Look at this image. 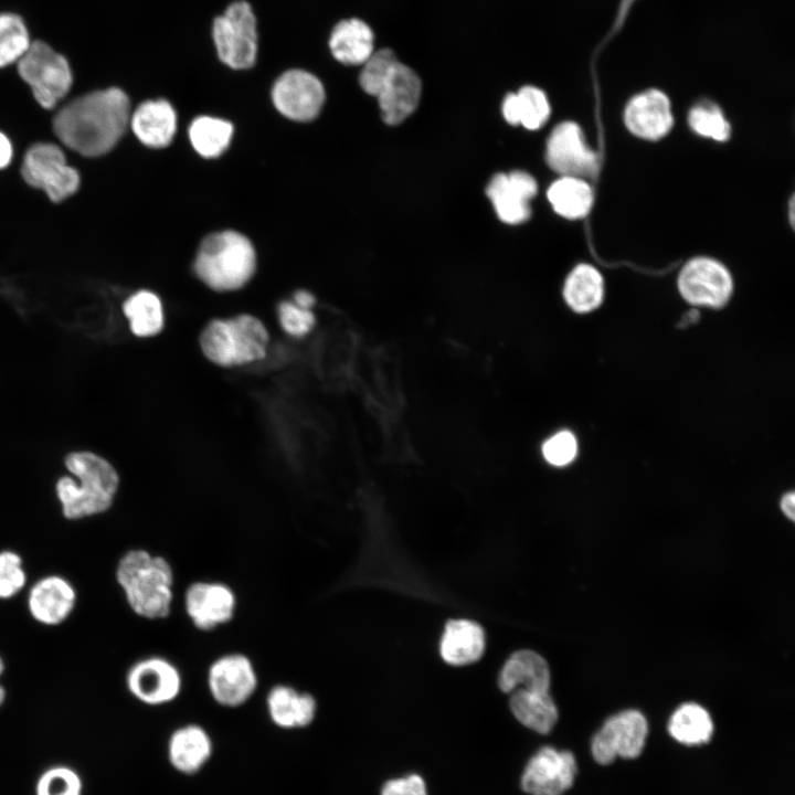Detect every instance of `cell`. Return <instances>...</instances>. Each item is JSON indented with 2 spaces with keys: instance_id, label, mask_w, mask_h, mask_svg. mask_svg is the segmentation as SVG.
<instances>
[{
  "instance_id": "6da1fadb",
  "label": "cell",
  "mask_w": 795,
  "mask_h": 795,
  "mask_svg": "<svg viewBox=\"0 0 795 795\" xmlns=\"http://www.w3.org/2000/svg\"><path fill=\"white\" fill-rule=\"evenodd\" d=\"M130 102L117 87L80 96L55 115L53 129L70 149L85 157L102 156L124 136L130 121Z\"/></svg>"
},
{
  "instance_id": "7a4b0ae2",
  "label": "cell",
  "mask_w": 795,
  "mask_h": 795,
  "mask_svg": "<svg viewBox=\"0 0 795 795\" xmlns=\"http://www.w3.org/2000/svg\"><path fill=\"white\" fill-rule=\"evenodd\" d=\"M64 466L70 475L56 480L54 491L66 520L96 517L113 507L120 478L110 462L94 452L75 451L64 457Z\"/></svg>"
},
{
  "instance_id": "3957f363",
  "label": "cell",
  "mask_w": 795,
  "mask_h": 795,
  "mask_svg": "<svg viewBox=\"0 0 795 795\" xmlns=\"http://www.w3.org/2000/svg\"><path fill=\"white\" fill-rule=\"evenodd\" d=\"M115 580L139 618L161 621L171 615L176 576L166 556L145 548L128 549L116 562Z\"/></svg>"
},
{
  "instance_id": "277c9868",
  "label": "cell",
  "mask_w": 795,
  "mask_h": 795,
  "mask_svg": "<svg viewBox=\"0 0 795 795\" xmlns=\"http://www.w3.org/2000/svg\"><path fill=\"white\" fill-rule=\"evenodd\" d=\"M256 269L251 240L234 230L210 233L200 243L193 262L197 277L216 292L242 288Z\"/></svg>"
},
{
  "instance_id": "5b68a950",
  "label": "cell",
  "mask_w": 795,
  "mask_h": 795,
  "mask_svg": "<svg viewBox=\"0 0 795 795\" xmlns=\"http://www.w3.org/2000/svg\"><path fill=\"white\" fill-rule=\"evenodd\" d=\"M268 341L264 324L247 314L211 320L200 335L203 354L221 367H236L263 359Z\"/></svg>"
},
{
  "instance_id": "8992f818",
  "label": "cell",
  "mask_w": 795,
  "mask_h": 795,
  "mask_svg": "<svg viewBox=\"0 0 795 795\" xmlns=\"http://www.w3.org/2000/svg\"><path fill=\"white\" fill-rule=\"evenodd\" d=\"M212 36L222 63L234 70H247L256 62L257 28L251 4L232 2L213 21Z\"/></svg>"
},
{
  "instance_id": "52a82bcc",
  "label": "cell",
  "mask_w": 795,
  "mask_h": 795,
  "mask_svg": "<svg viewBox=\"0 0 795 795\" xmlns=\"http://www.w3.org/2000/svg\"><path fill=\"white\" fill-rule=\"evenodd\" d=\"M21 78L31 87L44 108H53L70 91L73 82L68 61L43 41H33L18 61Z\"/></svg>"
},
{
  "instance_id": "ba28073f",
  "label": "cell",
  "mask_w": 795,
  "mask_h": 795,
  "mask_svg": "<svg viewBox=\"0 0 795 795\" xmlns=\"http://www.w3.org/2000/svg\"><path fill=\"white\" fill-rule=\"evenodd\" d=\"M124 680L128 693L148 707L170 704L183 690L180 668L162 655H147L135 660L127 668Z\"/></svg>"
},
{
  "instance_id": "9c48e42d",
  "label": "cell",
  "mask_w": 795,
  "mask_h": 795,
  "mask_svg": "<svg viewBox=\"0 0 795 795\" xmlns=\"http://www.w3.org/2000/svg\"><path fill=\"white\" fill-rule=\"evenodd\" d=\"M205 682L211 699L220 707L235 709L256 693L258 672L252 658L241 651L216 656L208 666Z\"/></svg>"
},
{
  "instance_id": "30bf717a",
  "label": "cell",
  "mask_w": 795,
  "mask_h": 795,
  "mask_svg": "<svg viewBox=\"0 0 795 795\" xmlns=\"http://www.w3.org/2000/svg\"><path fill=\"white\" fill-rule=\"evenodd\" d=\"M21 174L26 183L42 189L47 197L60 202L76 192L80 174L67 165L62 149L50 142H40L28 149Z\"/></svg>"
},
{
  "instance_id": "8fae6325",
  "label": "cell",
  "mask_w": 795,
  "mask_h": 795,
  "mask_svg": "<svg viewBox=\"0 0 795 795\" xmlns=\"http://www.w3.org/2000/svg\"><path fill=\"white\" fill-rule=\"evenodd\" d=\"M648 722L636 709H626L611 716L594 734L591 753L595 762L608 765L617 757L636 759L646 744Z\"/></svg>"
},
{
  "instance_id": "7c38bea8",
  "label": "cell",
  "mask_w": 795,
  "mask_h": 795,
  "mask_svg": "<svg viewBox=\"0 0 795 795\" xmlns=\"http://www.w3.org/2000/svg\"><path fill=\"white\" fill-rule=\"evenodd\" d=\"M233 587L216 580H195L183 592V611L191 625L202 633H211L231 623L237 610Z\"/></svg>"
},
{
  "instance_id": "4fadbf2b",
  "label": "cell",
  "mask_w": 795,
  "mask_h": 795,
  "mask_svg": "<svg viewBox=\"0 0 795 795\" xmlns=\"http://www.w3.org/2000/svg\"><path fill=\"white\" fill-rule=\"evenodd\" d=\"M274 107L284 117L306 123L321 112L326 92L321 81L312 73L292 68L282 73L271 89Z\"/></svg>"
},
{
  "instance_id": "5bb4252c",
  "label": "cell",
  "mask_w": 795,
  "mask_h": 795,
  "mask_svg": "<svg viewBox=\"0 0 795 795\" xmlns=\"http://www.w3.org/2000/svg\"><path fill=\"white\" fill-rule=\"evenodd\" d=\"M677 285L687 303L713 309L727 305L733 292L730 272L711 257L690 259L680 271Z\"/></svg>"
},
{
  "instance_id": "9a60e30c",
  "label": "cell",
  "mask_w": 795,
  "mask_h": 795,
  "mask_svg": "<svg viewBox=\"0 0 795 795\" xmlns=\"http://www.w3.org/2000/svg\"><path fill=\"white\" fill-rule=\"evenodd\" d=\"M577 764L572 752L543 746L528 761L521 787L529 795H563L574 783Z\"/></svg>"
},
{
  "instance_id": "2e32d148",
  "label": "cell",
  "mask_w": 795,
  "mask_h": 795,
  "mask_svg": "<svg viewBox=\"0 0 795 795\" xmlns=\"http://www.w3.org/2000/svg\"><path fill=\"white\" fill-rule=\"evenodd\" d=\"M545 160L560 176L585 179L597 169V157L574 121H563L553 128L547 140Z\"/></svg>"
},
{
  "instance_id": "e0dca14e",
  "label": "cell",
  "mask_w": 795,
  "mask_h": 795,
  "mask_svg": "<svg viewBox=\"0 0 795 795\" xmlns=\"http://www.w3.org/2000/svg\"><path fill=\"white\" fill-rule=\"evenodd\" d=\"M77 591L64 575L46 574L34 581L26 592V610L31 618L45 627L64 624L75 611Z\"/></svg>"
},
{
  "instance_id": "ac0fdd59",
  "label": "cell",
  "mask_w": 795,
  "mask_h": 795,
  "mask_svg": "<svg viewBox=\"0 0 795 795\" xmlns=\"http://www.w3.org/2000/svg\"><path fill=\"white\" fill-rule=\"evenodd\" d=\"M537 191L536 179L522 170L496 173L486 188L497 216L510 225L521 224L530 218V201Z\"/></svg>"
},
{
  "instance_id": "d6986e66",
  "label": "cell",
  "mask_w": 795,
  "mask_h": 795,
  "mask_svg": "<svg viewBox=\"0 0 795 795\" xmlns=\"http://www.w3.org/2000/svg\"><path fill=\"white\" fill-rule=\"evenodd\" d=\"M624 121L638 138L654 141L665 137L674 125L668 96L656 88L633 96L625 107Z\"/></svg>"
},
{
  "instance_id": "ffe728a7",
  "label": "cell",
  "mask_w": 795,
  "mask_h": 795,
  "mask_svg": "<svg viewBox=\"0 0 795 795\" xmlns=\"http://www.w3.org/2000/svg\"><path fill=\"white\" fill-rule=\"evenodd\" d=\"M421 96L422 81L418 74L399 61L375 98L383 121L399 125L415 112Z\"/></svg>"
},
{
  "instance_id": "44dd1931",
  "label": "cell",
  "mask_w": 795,
  "mask_h": 795,
  "mask_svg": "<svg viewBox=\"0 0 795 795\" xmlns=\"http://www.w3.org/2000/svg\"><path fill=\"white\" fill-rule=\"evenodd\" d=\"M265 706L271 722L282 730L308 728L318 711L312 693L284 682L275 683L268 689Z\"/></svg>"
},
{
  "instance_id": "7402d4cb",
  "label": "cell",
  "mask_w": 795,
  "mask_h": 795,
  "mask_svg": "<svg viewBox=\"0 0 795 795\" xmlns=\"http://www.w3.org/2000/svg\"><path fill=\"white\" fill-rule=\"evenodd\" d=\"M213 753V740L204 727L186 723L176 728L167 743L170 765L180 774L193 775L210 761Z\"/></svg>"
},
{
  "instance_id": "603a6c76",
  "label": "cell",
  "mask_w": 795,
  "mask_h": 795,
  "mask_svg": "<svg viewBox=\"0 0 795 795\" xmlns=\"http://www.w3.org/2000/svg\"><path fill=\"white\" fill-rule=\"evenodd\" d=\"M129 126L141 144L159 149L169 146L173 140L178 117L167 99H149L131 113Z\"/></svg>"
},
{
  "instance_id": "cb8c5ba5",
  "label": "cell",
  "mask_w": 795,
  "mask_h": 795,
  "mask_svg": "<svg viewBox=\"0 0 795 795\" xmlns=\"http://www.w3.org/2000/svg\"><path fill=\"white\" fill-rule=\"evenodd\" d=\"M328 45L341 64L362 65L375 51L374 32L359 18L343 19L333 26Z\"/></svg>"
},
{
  "instance_id": "d4e9b609",
  "label": "cell",
  "mask_w": 795,
  "mask_h": 795,
  "mask_svg": "<svg viewBox=\"0 0 795 795\" xmlns=\"http://www.w3.org/2000/svg\"><path fill=\"white\" fill-rule=\"evenodd\" d=\"M498 686L504 692H512L518 688L549 691L550 670L548 662L533 650L516 651L500 670Z\"/></svg>"
},
{
  "instance_id": "484cf974",
  "label": "cell",
  "mask_w": 795,
  "mask_h": 795,
  "mask_svg": "<svg viewBox=\"0 0 795 795\" xmlns=\"http://www.w3.org/2000/svg\"><path fill=\"white\" fill-rule=\"evenodd\" d=\"M441 656L449 665L463 666L477 661L485 650L481 626L468 619H452L441 639Z\"/></svg>"
},
{
  "instance_id": "4316f807",
  "label": "cell",
  "mask_w": 795,
  "mask_h": 795,
  "mask_svg": "<svg viewBox=\"0 0 795 795\" xmlns=\"http://www.w3.org/2000/svg\"><path fill=\"white\" fill-rule=\"evenodd\" d=\"M501 112L508 124L521 125L528 130H537L548 121L551 106L547 94L541 88L524 85L517 92L508 93L505 96Z\"/></svg>"
},
{
  "instance_id": "83f0119b",
  "label": "cell",
  "mask_w": 795,
  "mask_h": 795,
  "mask_svg": "<svg viewBox=\"0 0 795 795\" xmlns=\"http://www.w3.org/2000/svg\"><path fill=\"white\" fill-rule=\"evenodd\" d=\"M509 707L522 725L541 734L549 733L559 717L556 704L549 691L515 689Z\"/></svg>"
},
{
  "instance_id": "f1b7e54d",
  "label": "cell",
  "mask_w": 795,
  "mask_h": 795,
  "mask_svg": "<svg viewBox=\"0 0 795 795\" xmlns=\"http://www.w3.org/2000/svg\"><path fill=\"white\" fill-rule=\"evenodd\" d=\"M563 297L568 306L577 314L597 309L604 298L602 274L590 264H579L564 282Z\"/></svg>"
},
{
  "instance_id": "f546056e",
  "label": "cell",
  "mask_w": 795,
  "mask_h": 795,
  "mask_svg": "<svg viewBox=\"0 0 795 795\" xmlns=\"http://www.w3.org/2000/svg\"><path fill=\"white\" fill-rule=\"evenodd\" d=\"M547 198L554 212L569 220L584 218L593 205V190L579 177L560 176L550 184Z\"/></svg>"
},
{
  "instance_id": "4dcf8cb0",
  "label": "cell",
  "mask_w": 795,
  "mask_h": 795,
  "mask_svg": "<svg viewBox=\"0 0 795 795\" xmlns=\"http://www.w3.org/2000/svg\"><path fill=\"white\" fill-rule=\"evenodd\" d=\"M667 729L678 743L697 746L710 741L714 725L710 713L702 706L687 702L672 712Z\"/></svg>"
},
{
  "instance_id": "1f68e13d",
  "label": "cell",
  "mask_w": 795,
  "mask_h": 795,
  "mask_svg": "<svg viewBox=\"0 0 795 795\" xmlns=\"http://www.w3.org/2000/svg\"><path fill=\"white\" fill-rule=\"evenodd\" d=\"M233 134L230 120L206 115L195 117L188 129L191 146L208 159L220 157L229 148Z\"/></svg>"
},
{
  "instance_id": "d6a6232c",
  "label": "cell",
  "mask_w": 795,
  "mask_h": 795,
  "mask_svg": "<svg viewBox=\"0 0 795 795\" xmlns=\"http://www.w3.org/2000/svg\"><path fill=\"white\" fill-rule=\"evenodd\" d=\"M123 312L136 337H152L163 328L162 304L153 292L142 289L130 295L123 305Z\"/></svg>"
},
{
  "instance_id": "836d02e7",
  "label": "cell",
  "mask_w": 795,
  "mask_h": 795,
  "mask_svg": "<svg viewBox=\"0 0 795 795\" xmlns=\"http://www.w3.org/2000/svg\"><path fill=\"white\" fill-rule=\"evenodd\" d=\"M31 45L22 18L15 13H0V67L18 62Z\"/></svg>"
},
{
  "instance_id": "e575fe53",
  "label": "cell",
  "mask_w": 795,
  "mask_h": 795,
  "mask_svg": "<svg viewBox=\"0 0 795 795\" xmlns=\"http://www.w3.org/2000/svg\"><path fill=\"white\" fill-rule=\"evenodd\" d=\"M84 783L81 774L64 764L45 768L36 778L35 795H83Z\"/></svg>"
},
{
  "instance_id": "d590c367",
  "label": "cell",
  "mask_w": 795,
  "mask_h": 795,
  "mask_svg": "<svg viewBox=\"0 0 795 795\" xmlns=\"http://www.w3.org/2000/svg\"><path fill=\"white\" fill-rule=\"evenodd\" d=\"M398 62L395 52L389 47L374 51L361 65L358 80L362 91L377 97Z\"/></svg>"
},
{
  "instance_id": "8d00e7d4",
  "label": "cell",
  "mask_w": 795,
  "mask_h": 795,
  "mask_svg": "<svg viewBox=\"0 0 795 795\" xmlns=\"http://www.w3.org/2000/svg\"><path fill=\"white\" fill-rule=\"evenodd\" d=\"M688 121L696 134L717 141H725L731 134L730 124L722 110L711 103H703L692 107L689 112Z\"/></svg>"
},
{
  "instance_id": "74e56055",
  "label": "cell",
  "mask_w": 795,
  "mask_h": 795,
  "mask_svg": "<svg viewBox=\"0 0 795 795\" xmlns=\"http://www.w3.org/2000/svg\"><path fill=\"white\" fill-rule=\"evenodd\" d=\"M28 573L22 555L11 549L0 550V601H10L26 589Z\"/></svg>"
},
{
  "instance_id": "f35d334b",
  "label": "cell",
  "mask_w": 795,
  "mask_h": 795,
  "mask_svg": "<svg viewBox=\"0 0 795 795\" xmlns=\"http://www.w3.org/2000/svg\"><path fill=\"white\" fill-rule=\"evenodd\" d=\"M542 454L550 465L566 466L576 457L577 441L572 432L560 431L543 443Z\"/></svg>"
},
{
  "instance_id": "ab89813d",
  "label": "cell",
  "mask_w": 795,
  "mask_h": 795,
  "mask_svg": "<svg viewBox=\"0 0 795 795\" xmlns=\"http://www.w3.org/2000/svg\"><path fill=\"white\" fill-rule=\"evenodd\" d=\"M282 328L290 336L304 337L315 326V315L310 309L297 306L294 301H280L277 307Z\"/></svg>"
},
{
  "instance_id": "60d3db41",
  "label": "cell",
  "mask_w": 795,
  "mask_h": 795,
  "mask_svg": "<svg viewBox=\"0 0 795 795\" xmlns=\"http://www.w3.org/2000/svg\"><path fill=\"white\" fill-rule=\"evenodd\" d=\"M381 795H428L424 780L417 774H410L388 781Z\"/></svg>"
},
{
  "instance_id": "b9f144b4",
  "label": "cell",
  "mask_w": 795,
  "mask_h": 795,
  "mask_svg": "<svg viewBox=\"0 0 795 795\" xmlns=\"http://www.w3.org/2000/svg\"><path fill=\"white\" fill-rule=\"evenodd\" d=\"M12 158V146L9 138L0 132V169L7 167Z\"/></svg>"
},
{
  "instance_id": "7bdbcfd3",
  "label": "cell",
  "mask_w": 795,
  "mask_h": 795,
  "mask_svg": "<svg viewBox=\"0 0 795 795\" xmlns=\"http://www.w3.org/2000/svg\"><path fill=\"white\" fill-rule=\"evenodd\" d=\"M782 512L789 519H795V494L794 491L786 492L780 502Z\"/></svg>"
},
{
  "instance_id": "ee69618b",
  "label": "cell",
  "mask_w": 795,
  "mask_h": 795,
  "mask_svg": "<svg viewBox=\"0 0 795 795\" xmlns=\"http://www.w3.org/2000/svg\"><path fill=\"white\" fill-rule=\"evenodd\" d=\"M315 301L314 295L307 290H298L294 295V303L305 309H310Z\"/></svg>"
},
{
  "instance_id": "f6af8a7d",
  "label": "cell",
  "mask_w": 795,
  "mask_h": 795,
  "mask_svg": "<svg viewBox=\"0 0 795 795\" xmlns=\"http://www.w3.org/2000/svg\"><path fill=\"white\" fill-rule=\"evenodd\" d=\"M6 672V661L3 657L0 655V679L2 678L3 674ZM8 697L7 689L4 685L0 681V708L6 703Z\"/></svg>"
}]
</instances>
